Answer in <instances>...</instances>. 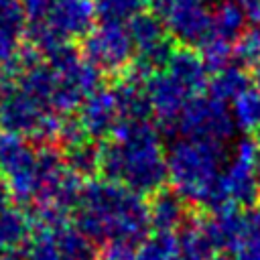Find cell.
I'll return each mask as SVG.
<instances>
[{
	"label": "cell",
	"mask_w": 260,
	"mask_h": 260,
	"mask_svg": "<svg viewBox=\"0 0 260 260\" xmlns=\"http://www.w3.org/2000/svg\"><path fill=\"white\" fill-rule=\"evenodd\" d=\"M252 81H254V87L260 89V61L252 67Z\"/></svg>",
	"instance_id": "31"
},
{
	"label": "cell",
	"mask_w": 260,
	"mask_h": 260,
	"mask_svg": "<svg viewBox=\"0 0 260 260\" xmlns=\"http://www.w3.org/2000/svg\"><path fill=\"white\" fill-rule=\"evenodd\" d=\"M57 138L63 142L65 148H69V146H75V144H79V142H85V140H87V134H85V130H83V126H81V122H79V118L67 116L65 120H61Z\"/></svg>",
	"instance_id": "26"
},
{
	"label": "cell",
	"mask_w": 260,
	"mask_h": 260,
	"mask_svg": "<svg viewBox=\"0 0 260 260\" xmlns=\"http://www.w3.org/2000/svg\"><path fill=\"white\" fill-rule=\"evenodd\" d=\"M246 20L248 18L236 0H217L211 8V35L232 45L246 32Z\"/></svg>",
	"instance_id": "13"
},
{
	"label": "cell",
	"mask_w": 260,
	"mask_h": 260,
	"mask_svg": "<svg viewBox=\"0 0 260 260\" xmlns=\"http://www.w3.org/2000/svg\"><path fill=\"white\" fill-rule=\"evenodd\" d=\"M171 134L185 140L225 146V142L236 134V122L228 104L211 95H195L181 110Z\"/></svg>",
	"instance_id": "4"
},
{
	"label": "cell",
	"mask_w": 260,
	"mask_h": 260,
	"mask_svg": "<svg viewBox=\"0 0 260 260\" xmlns=\"http://www.w3.org/2000/svg\"><path fill=\"white\" fill-rule=\"evenodd\" d=\"M234 254L236 260H260V205L244 213V230Z\"/></svg>",
	"instance_id": "20"
},
{
	"label": "cell",
	"mask_w": 260,
	"mask_h": 260,
	"mask_svg": "<svg viewBox=\"0 0 260 260\" xmlns=\"http://www.w3.org/2000/svg\"><path fill=\"white\" fill-rule=\"evenodd\" d=\"M93 16L91 0H53L45 20L69 41L71 37H85L93 28Z\"/></svg>",
	"instance_id": "10"
},
{
	"label": "cell",
	"mask_w": 260,
	"mask_h": 260,
	"mask_svg": "<svg viewBox=\"0 0 260 260\" xmlns=\"http://www.w3.org/2000/svg\"><path fill=\"white\" fill-rule=\"evenodd\" d=\"M254 28H256V30H258V32H260V20H258V22H256V26H254Z\"/></svg>",
	"instance_id": "35"
},
{
	"label": "cell",
	"mask_w": 260,
	"mask_h": 260,
	"mask_svg": "<svg viewBox=\"0 0 260 260\" xmlns=\"http://www.w3.org/2000/svg\"><path fill=\"white\" fill-rule=\"evenodd\" d=\"M63 160H65V167L77 177H89L95 171H100V148L93 142L85 140L65 148Z\"/></svg>",
	"instance_id": "19"
},
{
	"label": "cell",
	"mask_w": 260,
	"mask_h": 260,
	"mask_svg": "<svg viewBox=\"0 0 260 260\" xmlns=\"http://www.w3.org/2000/svg\"><path fill=\"white\" fill-rule=\"evenodd\" d=\"M28 238V219L14 209L0 213V252H20L18 248Z\"/></svg>",
	"instance_id": "17"
},
{
	"label": "cell",
	"mask_w": 260,
	"mask_h": 260,
	"mask_svg": "<svg viewBox=\"0 0 260 260\" xmlns=\"http://www.w3.org/2000/svg\"><path fill=\"white\" fill-rule=\"evenodd\" d=\"M112 93H114V100H116L122 122L148 120V114L152 112V108H150L148 95L144 91V85L124 79L122 83L112 87Z\"/></svg>",
	"instance_id": "14"
},
{
	"label": "cell",
	"mask_w": 260,
	"mask_h": 260,
	"mask_svg": "<svg viewBox=\"0 0 260 260\" xmlns=\"http://www.w3.org/2000/svg\"><path fill=\"white\" fill-rule=\"evenodd\" d=\"M136 260H181L175 234H154L136 252Z\"/></svg>",
	"instance_id": "22"
},
{
	"label": "cell",
	"mask_w": 260,
	"mask_h": 260,
	"mask_svg": "<svg viewBox=\"0 0 260 260\" xmlns=\"http://www.w3.org/2000/svg\"><path fill=\"white\" fill-rule=\"evenodd\" d=\"M6 203H8V191H6V187L0 183V213L6 209Z\"/></svg>",
	"instance_id": "30"
},
{
	"label": "cell",
	"mask_w": 260,
	"mask_h": 260,
	"mask_svg": "<svg viewBox=\"0 0 260 260\" xmlns=\"http://www.w3.org/2000/svg\"><path fill=\"white\" fill-rule=\"evenodd\" d=\"M100 260H136V248L126 244H108Z\"/></svg>",
	"instance_id": "28"
},
{
	"label": "cell",
	"mask_w": 260,
	"mask_h": 260,
	"mask_svg": "<svg viewBox=\"0 0 260 260\" xmlns=\"http://www.w3.org/2000/svg\"><path fill=\"white\" fill-rule=\"evenodd\" d=\"M146 2L148 0H91V6L95 16L102 18V22L122 24L124 20L136 16Z\"/></svg>",
	"instance_id": "21"
},
{
	"label": "cell",
	"mask_w": 260,
	"mask_h": 260,
	"mask_svg": "<svg viewBox=\"0 0 260 260\" xmlns=\"http://www.w3.org/2000/svg\"><path fill=\"white\" fill-rule=\"evenodd\" d=\"M148 223L154 234H171L185 223V199L173 189H160L148 203Z\"/></svg>",
	"instance_id": "11"
},
{
	"label": "cell",
	"mask_w": 260,
	"mask_h": 260,
	"mask_svg": "<svg viewBox=\"0 0 260 260\" xmlns=\"http://www.w3.org/2000/svg\"><path fill=\"white\" fill-rule=\"evenodd\" d=\"M100 171L106 181L124 183L138 195L160 191L167 179V156L156 126L150 120L120 122L112 140L100 148Z\"/></svg>",
	"instance_id": "2"
},
{
	"label": "cell",
	"mask_w": 260,
	"mask_h": 260,
	"mask_svg": "<svg viewBox=\"0 0 260 260\" xmlns=\"http://www.w3.org/2000/svg\"><path fill=\"white\" fill-rule=\"evenodd\" d=\"M55 230L39 228L37 234L30 238L26 250H22V258L24 260H61V254L55 242Z\"/></svg>",
	"instance_id": "23"
},
{
	"label": "cell",
	"mask_w": 260,
	"mask_h": 260,
	"mask_svg": "<svg viewBox=\"0 0 260 260\" xmlns=\"http://www.w3.org/2000/svg\"><path fill=\"white\" fill-rule=\"evenodd\" d=\"M209 260H232V258H230V256H223V254H221V256H211Z\"/></svg>",
	"instance_id": "34"
},
{
	"label": "cell",
	"mask_w": 260,
	"mask_h": 260,
	"mask_svg": "<svg viewBox=\"0 0 260 260\" xmlns=\"http://www.w3.org/2000/svg\"><path fill=\"white\" fill-rule=\"evenodd\" d=\"M148 2H150V6H152L154 14L165 22L173 12L185 8V6L193 4V2H203V0H148Z\"/></svg>",
	"instance_id": "27"
},
{
	"label": "cell",
	"mask_w": 260,
	"mask_h": 260,
	"mask_svg": "<svg viewBox=\"0 0 260 260\" xmlns=\"http://www.w3.org/2000/svg\"><path fill=\"white\" fill-rule=\"evenodd\" d=\"M22 252H0V260H20Z\"/></svg>",
	"instance_id": "32"
},
{
	"label": "cell",
	"mask_w": 260,
	"mask_h": 260,
	"mask_svg": "<svg viewBox=\"0 0 260 260\" xmlns=\"http://www.w3.org/2000/svg\"><path fill=\"white\" fill-rule=\"evenodd\" d=\"M79 122L89 138H104L108 134L112 136L116 126L122 122L112 89L100 87L93 91L79 108Z\"/></svg>",
	"instance_id": "9"
},
{
	"label": "cell",
	"mask_w": 260,
	"mask_h": 260,
	"mask_svg": "<svg viewBox=\"0 0 260 260\" xmlns=\"http://www.w3.org/2000/svg\"><path fill=\"white\" fill-rule=\"evenodd\" d=\"M126 30H128V37L132 41V47L138 53L169 39L165 22L154 12H138L136 16H132L128 20Z\"/></svg>",
	"instance_id": "15"
},
{
	"label": "cell",
	"mask_w": 260,
	"mask_h": 260,
	"mask_svg": "<svg viewBox=\"0 0 260 260\" xmlns=\"http://www.w3.org/2000/svg\"><path fill=\"white\" fill-rule=\"evenodd\" d=\"M187 91L191 98L199 95L205 87H207V67L203 63V59L193 53L191 49H175L173 57L169 59L167 67H165Z\"/></svg>",
	"instance_id": "12"
},
{
	"label": "cell",
	"mask_w": 260,
	"mask_h": 260,
	"mask_svg": "<svg viewBox=\"0 0 260 260\" xmlns=\"http://www.w3.org/2000/svg\"><path fill=\"white\" fill-rule=\"evenodd\" d=\"M232 118L236 128L260 132V89L248 87L232 102Z\"/></svg>",
	"instance_id": "18"
},
{
	"label": "cell",
	"mask_w": 260,
	"mask_h": 260,
	"mask_svg": "<svg viewBox=\"0 0 260 260\" xmlns=\"http://www.w3.org/2000/svg\"><path fill=\"white\" fill-rule=\"evenodd\" d=\"M256 179H258V185H260V152H258V158H256Z\"/></svg>",
	"instance_id": "33"
},
{
	"label": "cell",
	"mask_w": 260,
	"mask_h": 260,
	"mask_svg": "<svg viewBox=\"0 0 260 260\" xmlns=\"http://www.w3.org/2000/svg\"><path fill=\"white\" fill-rule=\"evenodd\" d=\"M53 73H55V89L51 95V106L57 112L67 114L73 112L75 108H81V104L93 91L100 89L102 73L83 57Z\"/></svg>",
	"instance_id": "7"
},
{
	"label": "cell",
	"mask_w": 260,
	"mask_h": 260,
	"mask_svg": "<svg viewBox=\"0 0 260 260\" xmlns=\"http://www.w3.org/2000/svg\"><path fill=\"white\" fill-rule=\"evenodd\" d=\"M260 148L252 138H242L236 144L234 156L225 162L221 173V185L232 205H252L258 197V179H256V158Z\"/></svg>",
	"instance_id": "6"
},
{
	"label": "cell",
	"mask_w": 260,
	"mask_h": 260,
	"mask_svg": "<svg viewBox=\"0 0 260 260\" xmlns=\"http://www.w3.org/2000/svg\"><path fill=\"white\" fill-rule=\"evenodd\" d=\"M223 160L225 146L175 138L167 154V177L185 201L199 203L215 213L232 205L221 185Z\"/></svg>",
	"instance_id": "3"
},
{
	"label": "cell",
	"mask_w": 260,
	"mask_h": 260,
	"mask_svg": "<svg viewBox=\"0 0 260 260\" xmlns=\"http://www.w3.org/2000/svg\"><path fill=\"white\" fill-rule=\"evenodd\" d=\"M132 55L134 47L124 24L102 22L83 37V59L100 73L122 71L132 61Z\"/></svg>",
	"instance_id": "5"
},
{
	"label": "cell",
	"mask_w": 260,
	"mask_h": 260,
	"mask_svg": "<svg viewBox=\"0 0 260 260\" xmlns=\"http://www.w3.org/2000/svg\"><path fill=\"white\" fill-rule=\"evenodd\" d=\"M232 57L238 67H254L260 61V32L256 28L246 30L232 47Z\"/></svg>",
	"instance_id": "25"
},
{
	"label": "cell",
	"mask_w": 260,
	"mask_h": 260,
	"mask_svg": "<svg viewBox=\"0 0 260 260\" xmlns=\"http://www.w3.org/2000/svg\"><path fill=\"white\" fill-rule=\"evenodd\" d=\"M199 51H201L199 57L203 59L207 71H211V73L221 71V69H225L228 65L234 63L232 45L225 43V41H221V39H217V37H213V35L199 47Z\"/></svg>",
	"instance_id": "24"
},
{
	"label": "cell",
	"mask_w": 260,
	"mask_h": 260,
	"mask_svg": "<svg viewBox=\"0 0 260 260\" xmlns=\"http://www.w3.org/2000/svg\"><path fill=\"white\" fill-rule=\"evenodd\" d=\"M171 37L187 47H201L211 37V10L203 2H193L165 20Z\"/></svg>",
	"instance_id": "8"
},
{
	"label": "cell",
	"mask_w": 260,
	"mask_h": 260,
	"mask_svg": "<svg viewBox=\"0 0 260 260\" xmlns=\"http://www.w3.org/2000/svg\"><path fill=\"white\" fill-rule=\"evenodd\" d=\"M77 230L100 244L142 246L148 234V205L142 195L110 181L83 185L75 215Z\"/></svg>",
	"instance_id": "1"
},
{
	"label": "cell",
	"mask_w": 260,
	"mask_h": 260,
	"mask_svg": "<svg viewBox=\"0 0 260 260\" xmlns=\"http://www.w3.org/2000/svg\"><path fill=\"white\" fill-rule=\"evenodd\" d=\"M236 2L244 10L246 18H250L254 24L260 20V0H236Z\"/></svg>",
	"instance_id": "29"
},
{
	"label": "cell",
	"mask_w": 260,
	"mask_h": 260,
	"mask_svg": "<svg viewBox=\"0 0 260 260\" xmlns=\"http://www.w3.org/2000/svg\"><path fill=\"white\" fill-rule=\"evenodd\" d=\"M248 81H250V79H248L246 71H244L242 67H238L236 63H232V65H228L225 69L215 71V73L211 75L207 87H209L211 98H215V100L228 104V102H234L240 93H244V91L250 87Z\"/></svg>",
	"instance_id": "16"
}]
</instances>
